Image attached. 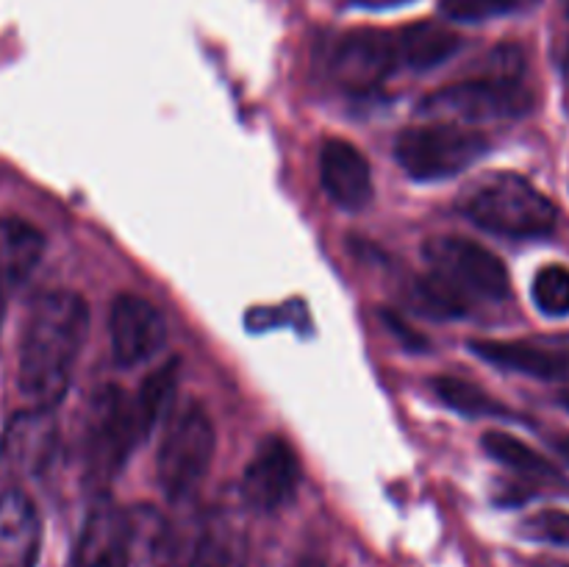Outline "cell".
I'll list each match as a JSON object with an SVG mask.
<instances>
[{"instance_id": "cell-1", "label": "cell", "mask_w": 569, "mask_h": 567, "mask_svg": "<svg viewBox=\"0 0 569 567\" xmlns=\"http://www.w3.org/2000/svg\"><path fill=\"white\" fill-rule=\"evenodd\" d=\"M89 331V306L78 292H44L26 317L17 359V389L31 409L64 400Z\"/></svg>"}, {"instance_id": "cell-2", "label": "cell", "mask_w": 569, "mask_h": 567, "mask_svg": "<svg viewBox=\"0 0 569 567\" xmlns=\"http://www.w3.org/2000/svg\"><path fill=\"white\" fill-rule=\"evenodd\" d=\"M459 209L478 228L500 237H548L559 226L553 200L517 172L478 178L459 198Z\"/></svg>"}, {"instance_id": "cell-3", "label": "cell", "mask_w": 569, "mask_h": 567, "mask_svg": "<svg viewBox=\"0 0 569 567\" xmlns=\"http://www.w3.org/2000/svg\"><path fill=\"white\" fill-rule=\"evenodd\" d=\"M533 109V94L520 78L495 76L483 70V76L467 81L448 83L437 92L426 94L417 106L422 117L431 120H461V122H492L515 120Z\"/></svg>"}, {"instance_id": "cell-4", "label": "cell", "mask_w": 569, "mask_h": 567, "mask_svg": "<svg viewBox=\"0 0 569 567\" xmlns=\"http://www.w3.org/2000/svg\"><path fill=\"white\" fill-rule=\"evenodd\" d=\"M489 150L481 131L456 122L409 126L395 139V159L415 181H442L470 170Z\"/></svg>"}, {"instance_id": "cell-5", "label": "cell", "mask_w": 569, "mask_h": 567, "mask_svg": "<svg viewBox=\"0 0 569 567\" xmlns=\"http://www.w3.org/2000/svg\"><path fill=\"white\" fill-rule=\"evenodd\" d=\"M217 434L209 411L200 404H187L161 437L156 472L167 498L178 500L194 493L214 459Z\"/></svg>"}, {"instance_id": "cell-6", "label": "cell", "mask_w": 569, "mask_h": 567, "mask_svg": "<svg viewBox=\"0 0 569 567\" xmlns=\"http://www.w3.org/2000/svg\"><path fill=\"white\" fill-rule=\"evenodd\" d=\"M428 272L453 289L467 306L470 300H503L509 295V272L503 261L483 245L465 237H433L426 248Z\"/></svg>"}, {"instance_id": "cell-7", "label": "cell", "mask_w": 569, "mask_h": 567, "mask_svg": "<svg viewBox=\"0 0 569 567\" xmlns=\"http://www.w3.org/2000/svg\"><path fill=\"white\" fill-rule=\"evenodd\" d=\"M83 461L98 478H109L126 465L131 450L142 442L133 420L131 395L114 384L98 387L83 411Z\"/></svg>"}, {"instance_id": "cell-8", "label": "cell", "mask_w": 569, "mask_h": 567, "mask_svg": "<svg viewBox=\"0 0 569 567\" xmlns=\"http://www.w3.org/2000/svg\"><path fill=\"white\" fill-rule=\"evenodd\" d=\"M400 67L398 42L392 31H350L333 42L328 72L348 92H372Z\"/></svg>"}, {"instance_id": "cell-9", "label": "cell", "mask_w": 569, "mask_h": 567, "mask_svg": "<svg viewBox=\"0 0 569 567\" xmlns=\"http://www.w3.org/2000/svg\"><path fill=\"white\" fill-rule=\"evenodd\" d=\"M298 484L300 461L295 448L283 437H267L250 456L239 478V493L250 509L276 511L295 498Z\"/></svg>"}, {"instance_id": "cell-10", "label": "cell", "mask_w": 569, "mask_h": 567, "mask_svg": "<svg viewBox=\"0 0 569 567\" xmlns=\"http://www.w3.org/2000/svg\"><path fill=\"white\" fill-rule=\"evenodd\" d=\"M111 356L120 367H139L167 345V320L142 295H117L109 311Z\"/></svg>"}, {"instance_id": "cell-11", "label": "cell", "mask_w": 569, "mask_h": 567, "mask_svg": "<svg viewBox=\"0 0 569 567\" xmlns=\"http://www.w3.org/2000/svg\"><path fill=\"white\" fill-rule=\"evenodd\" d=\"M59 450V426L50 409L17 411L0 437V465L11 476H39Z\"/></svg>"}, {"instance_id": "cell-12", "label": "cell", "mask_w": 569, "mask_h": 567, "mask_svg": "<svg viewBox=\"0 0 569 567\" xmlns=\"http://www.w3.org/2000/svg\"><path fill=\"white\" fill-rule=\"evenodd\" d=\"M470 350L500 370L569 384V345L531 342V339H472Z\"/></svg>"}, {"instance_id": "cell-13", "label": "cell", "mask_w": 569, "mask_h": 567, "mask_svg": "<svg viewBox=\"0 0 569 567\" xmlns=\"http://www.w3.org/2000/svg\"><path fill=\"white\" fill-rule=\"evenodd\" d=\"M322 189L348 211L365 209L372 200V170L367 156L348 139H328L320 150Z\"/></svg>"}, {"instance_id": "cell-14", "label": "cell", "mask_w": 569, "mask_h": 567, "mask_svg": "<svg viewBox=\"0 0 569 567\" xmlns=\"http://www.w3.org/2000/svg\"><path fill=\"white\" fill-rule=\"evenodd\" d=\"M131 526L117 506L100 504L89 511L78 537L72 567H128Z\"/></svg>"}, {"instance_id": "cell-15", "label": "cell", "mask_w": 569, "mask_h": 567, "mask_svg": "<svg viewBox=\"0 0 569 567\" xmlns=\"http://www.w3.org/2000/svg\"><path fill=\"white\" fill-rule=\"evenodd\" d=\"M42 545V520L22 489L0 495V567H37Z\"/></svg>"}, {"instance_id": "cell-16", "label": "cell", "mask_w": 569, "mask_h": 567, "mask_svg": "<svg viewBox=\"0 0 569 567\" xmlns=\"http://www.w3.org/2000/svg\"><path fill=\"white\" fill-rule=\"evenodd\" d=\"M44 256V237L20 217H0V292L20 289Z\"/></svg>"}, {"instance_id": "cell-17", "label": "cell", "mask_w": 569, "mask_h": 567, "mask_svg": "<svg viewBox=\"0 0 569 567\" xmlns=\"http://www.w3.org/2000/svg\"><path fill=\"white\" fill-rule=\"evenodd\" d=\"M395 42H398L400 64L422 72L445 64L459 50L461 37L442 22L422 20L395 31Z\"/></svg>"}, {"instance_id": "cell-18", "label": "cell", "mask_w": 569, "mask_h": 567, "mask_svg": "<svg viewBox=\"0 0 569 567\" xmlns=\"http://www.w3.org/2000/svg\"><path fill=\"white\" fill-rule=\"evenodd\" d=\"M178 384V359L167 361V365L156 367L142 384H139L137 392L131 395V409L133 420H137L139 437H148L156 428V422L167 415L172 404V395H176Z\"/></svg>"}, {"instance_id": "cell-19", "label": "cell", "mask_w": 569, "mask_h": 567, "mask_svg": "<svg viewBox=\"0 0 569 567\" xmlns=\"http://www.w3.org/2000/svg\"><path fill=\"white\" fill-rule=\"evenodd\" d=\"M483 450L492 456L495 461L500 465L511 467V470L522 472V476H531V478H556V467L545 459L542 454L526 445L522 439L511 437L506 431H487L483 434Z\"/></svg>"}, {"instance_id": "cell-20", "label": "cell", "mask_w": 569, "mask_h": 567, "mask_svg": "<svg viewBox=\"0 0 569 567\" xmlns=\"http://www.w3.org/2000/svg\"><path fill=\"white\" fill-rule=\"evenodd\" d=\"M433 392L437 398L442 400L448 409L459 411L465 417H500L509 415L503 404L492 398L489 392H483L481 387L476 384L465 381V378H453V376H442L433 381Z\"/></svg>"}, {"instance_id": "cell-21", "label": "cell", "mask_w": 569, "mask_h": 567, "mask_svg": "<svg viewBox=\"0 0 569 567\" xmlns=\"http://www.w3.org/2000/svg\"><path fill=\"white\" fill-rule=\"evenodd\" d=\"M533 304L548 317L569 315V270L561 265H548L533 278Z\"/></svg>"}, {"instance_id": "cell-22", "label": "cell", "mask_w": 569, "mask_h": 567, "mask_svg": "<svg viewBox=\"0 0 569 567\" xmlns=\"http://www.w3.org/2000/svg\"><path fill=\"white\" fill-rule=\"evenodd\" d=\"M537 0H442V14L450 20L459 22H481L492 20V17H506L517 14V11H526Z\"/></svg>"}, {"instance_id": "cell-23", "label": "cell", "mask_w": 569, "mask_h": 567, "mask_svg": "<svg viewBox=\"0 0 569 567\" xmlns=\"http://www.w3.org/2000/svg\"><path fill=\"white\" fill-rule=\"evenodd\" d=\"M415 298L420 300V306L426 311L437 317H459L467 311V304L453 292L450 287H445L439 278H433L431 272L422 276L415 287Z\"/></svg>"}, {"instance_id": "cell-24", "label": "cell", "mask_w": 569, "mask_h": 567, "mask_svg": "<svg viewBox=\"0 0 569 567\" xmlns=\"http://www.w3.org/2000/svg\"><path fill=\"white\" fill-rule=\"evenodd\" d=\"M522 531H526L531 539H539V543L567 545L569 548V511H559V509L539 511V515L528 517Z\"/></svg>"}, {"instance_id": "cell-25", "label": "cell", "mask_w": 569, "mask_h": 567, "mask_svg": "<svg viewBox=\"0 0 569 567\" xmlns=\"http://www.w3.org/2000/svg\"><path fill=\"white\" fill-rule=\"evenodd\" d=\"M383 320H387L389 331H392L403 345H409V348H426V339H422L417 331H411V328L406 326L398 315H392V311H383Z\"/></svg>"}, {"instance_id": "cell-26", "label": "cell", "mask_w": 569, "mask_h": 567, "mask_svg": "<svg viewBox=\"0 0 569 567\" xmlns=\"http://www.w3.org/2000/svg\"><path fill=\"white\" fill-rule=\"evenodd\" d=\"M356 6H365V9H389V6H403L409 0H353Z\"/></svg>"}, {"instance_id": "cell-27", "label": "cell", "mask_w": 569, "mask_h": 567, "mask_svg": "<svg viewBox=\"0 0 569 567\" xmlns=\"http://www.w3.org/2000/svg\"><path fill=\"white\" fill-rule=\"evenodd\" d=\"M561 78H565V98H567V106H569V48L565 53V64H561Z\"/></svg>"}, {"instance_id": "cell-28", "label": "cell", "mask_w": 569, "mask_h": 567, "mask_svg": "<svg viewBox=\"0 0 569 567\" xmlns=\"http://www.w3.org/2000/svg\"><path fill=\"white\" fill-rule=\"evenodd\" d=\"M556 448H559L561 459H565V461H567V465H569V434H567V437H561V439H559V442H556Z\"/></svg>"}, {"instance_id": "cell-29", "label": "cell", "mask_w": 569, "mask_h": 567, "mask_svg": "<svg viewBox=\"0 0 569 567\" xmlns=\"http://www.w3.org/2000/svg\"><path fill=\"white\" fill-rule=\"evenodd\" d=\"M3 311H6V295L0 292V322H3Z\"/></svg>"}, {"instance_id": "cell-30", "label": "cell", "mask_w": 569, "mask_h": 567, "mask_svg": "<svg viewBox=\"0 0 569 567\" xmlns=\"http://www.w3.org/2000/svg\"><path fill=\"white\" fill-rule=\"evenodd\" d=\"M561 404H565V406H567V409H569V389H567V392H565V395H561Z\"/></svg>"}, {"instance_id": "cell-31", "label": "cell", "mask_w": 569, "mask_h": 567, "mask_svg": "<svg viewBox=\"0 0 569 567\" xmlns=\"http://www.w3.org/2000/svg\"><path fill=\"white\" fill-rule=\"evenodd\" d=\"M567 14H569V0H567Z\"/></svg>"}]
</instances>
